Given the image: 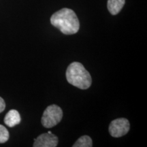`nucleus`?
Segmentation results:
<instances>
[{"label": "nucleus", "mask_w": 147, "mask_h": 147, "mask_svg": "<svg viewBox=\"0 0 147 147\" xmlns=\"http://www.w3.org/2000/svg\"><path fill=\"white\" fill-rule=\"evenodd\" d=\"M51 23L65 35L76 34L80 28V23L76 13L66 8L53 14L51 17Z\"/></svg>", "instance_id": "nucleus-1"}, {"label": "nucleus", "mask_w": 147, "mask_h": 147, "mask_svg": "<svg viewBox=\"0 0 147 147\" xmlns=\"http://www.w3.org/2000/svg\"><path fill=\"white\" fill-rule=\"evenodd\" d=\"M66 78L69 84L80 89H87L91 85V75L79 62H73L67 67Z\"/></svg>", "instance_id": "nucleus-2"}, {"label": "nucleus", "mask_w": 147, "mask_h": 147, "mask_svg": "<svg viewBox=\"0 0 147 147\" xmlns=\"http://www.w3.org/2000/svg\"><path fill=\"white\" fill-rule=\"evenodd\" d=\"M63 118V111L59 106L51 105L46 108L41 119L42 125L46 128H52L57 125Z\"/></svg>", "instance_id": "nucleus-3"}, {"label": "nucleus", "mask_w": 147, "mask_h": 147, "mask_svg": "<svg viewBox=\"0 0 147 147\" xmlns=\"http://www.w3.org/2000/svg\"><path fill=\"white\" fill-rule=\"evenodd\" d=\"M129 122L127 119L119 118L115 119L110 123L109 133L114 138L123 136L129 131Z\"/></svg>", "instance_id": "nucleus-4"}, {"label": "nucleus", "mask_w": 147, "mask_h": 147, "mask_svg": "<svg viewBox=\"0 0 147 147\" xmlns=\"http://www.w3.org/2000/svg\"><path fill=\"white\" fill-rule=\"evenodd\" d=\"M58 144V138L49 131L42 134L34 140V147H55Z\"/></svg>", "instance_id": "nucleus-5"}, {"label": "nucleus", "mask_w": 147, "mask_h": 147, "mask_svg": "<svg viewBox=\"0 0 147 147\" xmlns=\"http://www.w3.org/2000/svg\"><path fill=\"white\" fill-rule=\"evenodd\" d=\"M21 116L17 110H10L5 115L4 123L9 127H13L21 122Z\"/></svg>", "instance_id": "nucleus-6"}, {"label": "nucleus", "mask_w": 147, "mask_h": 147, "mask_svg": "<svg viewBox=\"0 0 147 147\" xmlns=\"http://www.w3.org/2000/svg\"><path fill=\"white\" fill-rule=\"evenodd\" d=\"M125 0H108V9L113 15L119 14L124 6Z\"/></svg>", "instance_id": "nucleus-7"}, {"label": "nucleus", "mask_w": 147, "mask_h": 147, "mask_svg": "<svg viewBox=\"0 0 147 147\" xmlns=\"http://www.w3.org/2000/svg\"><path fill=\"white\" fill-rule=\"evenodd\" d=\"M93 146V142L91 138L88 136H83L73 144V147H91Z\"/></svg>", "instance_id": "nucleus-8"}, {"label": "nucleus", "mask_w": 147, "mask_h": 147, "mask_svg": "<svg viewBox=\"0 0 147 147\" xmlns=\"http://www.w3.org/2000/svg\"><path fill=\"white\" fill-rule=\"evenodd\" d=\"M9 139V132L2 125H0V144L6 142Z\"/></svg>", "instance_id": "nucleus-9"}, {"label": "nucleus", "mask_w": 147, "mask_h": 147, "mask_svg": "<svg viewBox=\"0 0 147 147\" xmlns=\"http://www.w3.org/2000/svg\"><path fill=\"white\" fill-rule=\"evenodd\" d=\"M5 103L4 102V100H3V98H1V97H0V113L5 110Z\"/></svg>", "instance_id": "nucleus-10"}]
</instances>
